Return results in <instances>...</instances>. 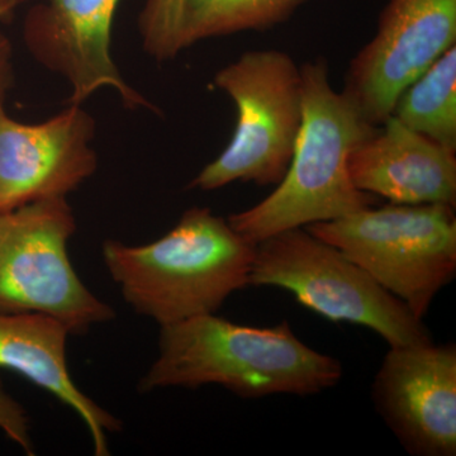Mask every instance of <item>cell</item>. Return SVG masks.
<instances>
[{
    "label": "cell",
    "mask_w": 456,
    "mask_h": 456,
    "mask_svg": "<svg viewBox=\"0 0 456 456\" xmlns=\"http://www.w3.org/2000/svg\"><path fill=\"white\" fill-rule=\"evenodd\" d=\"M338 359L308 347L287 321L237 325L216 314L160 327L159 354L140 389L217 384L241 398L312 395L340 382Z\"/></svg>",
    "instance_id": "cell-1"
},
{
    "label": "cell",
    "mask_w": 456,
    "mask_h": 456,
    "mask_svg": "<svg viewBox=\"0 0 456 456\" xmlns=\"http://www.w3.org/2000/svg\"><path fill=\"white\" fill-rule=\"evenodd\" d=\"M301 73L302 126L284 178L265 200L227 218L254 245L290 228L338 220L377 203L353 184L349 174L351 151L377 127L332 86L323 57L301 65Z\"/></svg>",
    "instance_id": "cell-2"
},
{
    "label": "cell",
    "mask_w": 456,
    "mask_h": 456,
    "mask_svg": "<svg viewBox=\"0 0 456 456\" xmlns=\"http://www.w3.org/2000/svg\"><path fill=\"white\" fill-rule=\"evenodd\" d=\"M255 246L211 209L193 207L151 244L107 240L102 254L125 302L161 327L216 314L248 287Z\"/></svg>",
    "instance_id": "cell-3"
},
{
    "label": "cell",
    "mask_w": 456,
    "mask_h": 456,
    "mask_svg": "<svg viewBox=\"0 0 456 456\" xmlns=\"http://www.w3.org/2000/svg\"><path fill=\"white\" fill-rule=\"evenodd\" d=\"M305 228L358 264L421 320L455 278V207L391 203Z\"/></svg>",
    "instance_id": "cell-4"
},
{
    "label": "cell",
    "mask_w": 456,
    "mask_h": 456,
    "mask_svg": "<svg viewBox=\"0 0 456 456\" xmlns=\"http://www.w3.org/2000/svg\"><path fill=\"white\" fill-rule=\"evenodd\" d=\"M248 287L288 290L332 322L373 330L389 346L432 342L424 321L364 269L305 227L290 228L255 246Z\"/></svg>",
    "instance_id": "cell-5"
},
{
    "label": "cell",
    "mask_w": 456,
    "mask_h": 456,
    "mask_svg": "<svg viewBox=\"0 0 456 456\" xmlns=\"http://www.w3.org/2000/svg\"><path fill=\"white\" fill-rule=\"evenodd\" d=\"M215 86L235 104V131L189 188L216 191L235 182L278 185L301 131V66L284 51H246L216 73Z\"/></svg>",
    "instance_id": "cell-6"
},
{
    "label": "cell",
    "mask_w": 456,
    "mask_h": 456,
    "mask_svg": "<svg viewBox=\"0 0 456 456\" xmlns=\"http://www.w3.org/2000/svg\"><path fill=\"white\" fill-rule=\"evenodd\" d=\"M75 231L66 198L0 211V314H49L71 335L116 317L75 272L68 251Z\"/></svg>",
    "instance_id": "cell-7"
},
{
    "label": "cell",
    "mask_w": 456,
    "mask_h": 456,
    "mask_svg": "<svg viewBox=\"0 0 456 456\" xmlns=\"http://www.w3.org/2000/svg\"><path fill=\"white\" fill-rule=\"evenodd\" d=\"M456 45V0H387L370 41L353 57L342 93L379 127L404 92Z\"/></svg>",
    "instance_id": "cell-8"
},
{
    "label": "cell",
    "mask_w": 456,
    "mask_h": 456,
    "mask_svg": "<svg viewBox=\"0 0 456 456\" xmlns=\"http://www.w3.org/2000/svg\"><path fill=\"white\" fill-rule=\"evenodd\" d=\"M121 0H35L23 20V41L38 64L70 86L69 104H82L98 90H116L123 106L155 110L128 86L110 51Z\"/></svg>",
    "instance_id": "cell-9"
},
{
    "label": "cell",
    "mask_w": 456,
    "mask_h": 456,
    "mask_svg": "<svg viewBox=\"0 0 456 456\" xmlns=\"http://www.w3.org/2000/svg\"><path fill=\"white\" fill-rule=\"evenodd\" d=\"M371 398L411 455L455 456V344L391 346L375 375Z\"/></svg>",
    "instance_id": "cell-10"
},
{
    "label": "cell",
    "mask_w": 456,
    "mask_h": 456,
    "mask_svg": "<svg viewBox=\"0 0 456 456\" xmlns=\"http://www.w3.org/2000/svg\"><path fill=\"white\" fill-rule=\"evenodd\" d=\"M95 121L82 104L41 123L12 118L0 106V211L66 198L97 171Z\"/></svg>",
    "instance_id": "cell-11"
},
{
    "label": "cell",
    "mask_w": 456,
    "mask_h": 456,
    "mask_svg": "<svg viewBox=\"0 0 456 456\" xmlns=\"http://www.w3.org/2000/svg\"><path fill=\"white\" fill-rule=\"evenodd\" d=\"M391 116L351 151L359 191L397 204L456 206V156Z\"/></svg>",
    "instance_id": "cell-12"
},
{
    "label": "cell",
    "mask_w": 456,
    "mask_h": 456,
    "mask_svg": "<svg viewBox=\"0 0 456 456\" xmlns=\"http://www.w3.org/2000/svg\"><path fill=\"white\" fill-rule=\"evenodd\" d=\"M68 327L38 312L0 314V369L16 371L55 395L83 419L94 454L110 455L108 434L121 430V421L75 384L68 367Z\"/></svg>",
    "instance_id": "cell-13"
},
{
    "label": "cell",
    "mask_w": 456,
    "mask_h": 456,
    "mask_svg": "<svg viewBox=\"0 0 456 456\" xmlns=\"http://www.w3.org/2000/svg\"><path fill=\"white\" fill-rule=\"evenodd\" d=\"M392 116L456 154V45L402 93Z\"/></svg>",
    "instance_id": "cell-14"
},
{
    "label": "cell",
    "mask_w": 456,
    "mask_h": 456,
    "mask_svg": "<svg viewBox=\"0 0 456 456\" xmlns=\"http://www.w3.org/2000/svg\"><path fill=\"white\" fill-rule=\"evenodd\" d=\"M311 0H185L183 44L246 31H268L287 22Z\"/></svg>",
    "instance_id": "cell-15"
},
{
    "label": "cell",
    "mask_w": 456,
    "mask_h": 456,
    "mask_svg": "<svg viewBox=\"0 0 456 456\" xmlns=\"http://www.w3.org/2000/svg\"><path fill=\"white\" fill-rule=\"evenodd\" d=\"M184 4L185 0H145L139 17V31L143 50L156 61H169L185 50Z\"/></svg>",
    "instance_id": "cell-16"
},
{
    "label": "cell",
    "mask_w": 456,
    "mask_h": 456,
    "mask_svg": "<svg viewBox=\"0 0 456 456\" xmlns=\"http://www.w3.org/2000/svg\"><path fill=\"white\" fill-rule=\"evenodd\" d=\"M0 431L17 444L26 454L33 455V444L29 435V419L25 407L12 397L0 379Z\"/></svg>",
    "instance_id": "cell-17"
},
{
    "label": "cell",
    "mask_w": 456,
    "mask_h": 456,
    "mask_svg": "<svg viewBox=\"0 0 456 456\" xmlns=\"http://www.w3.org/2000/svg\"><path fill=\"white\" fill-rule=\"evenodd\" d=\"M14 86L13 47L7 36L0 31V106H4Z\"/></svg>",
    "instance_id": "cell-18"
},
{
    "label": "cell",
    "mask_w": 456,
    "mask_h": 456,
    "mask_svg": "<svg viewBox=\"0 0 456 456\" xmlns=\"http://www.w3.org/2000/svg\"><path fill=\"white\" fill-rule=\"evenodd\" d=\"M26 0H0V23L9 22L14 16L18 5Z\"/></svg>",
    "instance_id": "cell-19"
}]
</instances>
